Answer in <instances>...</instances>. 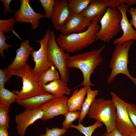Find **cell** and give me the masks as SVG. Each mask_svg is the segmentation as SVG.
<instances>
[{
	"label": "cell",
	"instance_id": "6da1fadb",
	"mask_svg": "<svg viewBox=\"0 0 136 136\" xmlns=\"http://www.w3.org/2000/svg\"><path fill=\"white\" fill-rule=\"evenodd\" d=\"M106 47L105 45H103L97 49L68 56L67 60L68 68L78 69L83 74V79L82 82L75 88L82 86H94L91 81L90 77L94 73L95 69L102 61L101 53Z\"/></svg>",
	"mask_w": 136,
	"mask_h": 136
},
{
	"label": "cell",
	"instance_id": "7a4b0ae2",
	"mask_svg": "<svg viewBox=\"0 0 136 136\" xmlns=\"http://www.w3.org/2000/svg\"><path fill=\"white\" fill-rule=\"evenodd\" d=\"M85 31L64 35L60 33L56 38L58 45L67 53L77 52L96 41V34L100 29L98 22H92Z\"/></svg>",
	"mask_w": 136,
	"mask_h": 136
},
{
	"label": "cell",
	"instance_id": "3957f363",
	"mask_svg": "<svg viewBox=\"0 0 136 136\" xmlns=\"http://www.w3.org/2000/svg\"><path fill=\"white\" fill-rule=\"evenodd\" d=\"M3 70L12 76H16L22 79L21 89L11 91L17 95L18 99L49 94L45 92L42 88L40 78L41 74L35 72L28 63H26L23 67L18 70L7 69Z\"/></svg>",
	"mask_w": 136,
	"mask_h": 136
},
{
	"label": "cell",
	"instance_id": "277c9868",
	"mask_svg": "<svg viewBox=\"0 0 136 136\" xmlns=\"http://www.w3.org/2000/svg\"><path fill=\"white\" fill-rule=\"evenodd\" d=\"M134 40H130L124 43L115 44L109 64L111 72L106 80L107 83L110 84L118 74L126 75L132 81L136 86V78L132 77L128 69L129 49L134 43Z\"/></svg>",
	"mask_w": 136,
	"mask_h": 136
},
{
	"label": "cell",
	"instance_id": "5b68a950",
	"mask_svg": "<svg viewBox=\"0 0 136 136\" xmlns=\"http://www.w3.org/2000/svg\"><path fill=\"white\" fill-rule=\"evenodd\" d=\"M116 107L111 100L101 98L94 100L87 115L90 118L103 123L106 132H110L116 127Z\"/></svg>",
	"mask_w": 136,
	"mask_h": 136
},
{
	"label": "cell",
	"instance_id": "8992f818",
	"mask_svg": "<svg viewBox=\"0 0 136 136\" xmlns=\"http://www.w3.org/2000/svg\"><path fill=\"white\" fill-rule=\"evenodd\" d=\"M122 15L116 8L108 7L99 22L100 29L96 34V41L109 43L120 31Z\"/></svg>",
	"mask_w": 136,
	"mask_h": 136
},
{
	"label": "cell",
	"instance_id": "52a82bcc",
	"mask_svg": "<svg viewBox=\"0 0 136 136\" xmlns=\"http://www.w3.org/2000/svg\"><path fill=\"white\" fill-rule=\"evenodd\" d=\"M47 51L48 62L54 64L59 73L60 79L68 83L69 80L70 73L67 60L69 54L58 45L55 35L53 30H51L50 32Z\"/></svg>",
	"mask_w": 136,
	"mask_h": 136
},
{
	"label": "cell",
	"instance_id": "ba28073f",
	"mask_svg": "<svg viewBox=\"0 0 136 136\" xmlns=\"http://www.w3.org/2000/svg\"><path fill=\"white\" fill-rule=\"evenodd\" d=\"M111 100L116 109V127L124 136L136 132V128L131 121L127 111L130 104L124 101L113 92H111Z\"/></svg>",
	"mask_w": 136,
	"mask_h": 136
},
{
	"label": "cell",
	"instance_id": "9c48e42d",
	"mask_svg": "<svg viewBox=\"0 0 136 136\" xmlns=\"http://www.w3.org/2000/svg\"><path fill=\"white\" fill-rule=\"evenodd\" d=\"M125 2V0H91L88 6L81 14L91 22H98L108 7L116 8Z\"/></svg>",
	"mask_w": 136,
	"mask_h": 136
},
{
	"label": "cell",
	"instance_id": "30bf717a",
	"mask_svg": "<svg viewBox=\"0 0 136 136\" xmlns=\"http://www.w3.org/2000/svg\"><path fill=\"white\" fill-rule=\"evenodd\" d=\"M50 31V26L43 38L36 41L40 44V49L37 51L33 50L31 54L32 60L35 62V66L33 70L37 73L41 74L51 66L54 65L53 63H49L47 60V45Z\"/></svg>",
	"mask_w": 136,
	"mask_h": 136
},
{
	"label": "cell",
	"instance_id": "8fae6325",
	"mask_svg": "<svg viewBox=\"0 0 136 136\" xmlns=\"http://www.w3.org/2000/svg\"><path fill=\"white\" fill-rule=\"evenodd\" d=\"M68 99L64 95L55 97L42 105L40 107L43 112L41 119L45 121L59 115H64L68 112Z\"/></svg>",
	"mask_w": 136,
	"mask_h": 136
},
{
	"label": "cell",
	"instance_id": "7c38bea8",
	"mask_svg": "<svg viewBox=\"0 0 136 136\" xmlns=\"http://www.w3.org/2000/svg\"><path fill=\"white\" fill-rule=\"evenodd\" d=\"M20 6L19 10L15 9L14 18L16 21L20 23H28L31 24L33 30L38 28L39 20L45 18L41 13L35 12L30 6L29 0H20Z\"/></svg>",
	"mask_w": 136,
	"mask_h": 136
},
{
	"label": "cell",
	"instance_id": "4fadbf2b",
	"mask_svg": "<svg viewBox=\"0 0 136 136\" xmlns=\"http://www.w3.org/2000/svg\"><path fill=\"white\" fill-rule=\"evenodd\" d=\"M43 115V111L39 108L26 109L16 115L15 121L16 124V129L20 136H24L28 127L38 120L41 119Z\"/></svg>",
	"mask_w": 136,
	"mask_h": 136
},
{
	"label": "cell",
	"instance_id": "5bb4252c",
	"mask_svg": "<svg viewBox=\"0 0 136 136\" xmlns=\"http://www.w3.org/2000/svg\"><path fill=\"white\" fill-rule=\"evenodd\" d=\"M91 24V22L81 14L71 13L60 31V33L64 35L73 33H81L85 31Z\"/></svg>",
	"mask_w": 136,
	"mask_h": 136
},
{
	"label": "cell",
	"instance_id": "9a60e30c",
	"mask_svg": "<svg viewBox=\"0 0 136 136\" xmlns=\"http://www.w3.org/2000/svg\"><path fill=\"white\" fill-rule=\"evenodd\" d=\"M129 7L125 4L123 3L116 8L122 15L120 24L123 33L120 37L114 41L113 42L114 44L122 43L130 40H136V30L132 27L128 20L127 15L126 13L129 9Z\"/></svg>",
	"mask_w": 136,
	"mask_h": 136
},
{
	"label": "cell",
	"instance_id": "2e32d148",
	"mask_svg": "<svg viewBox=\"0 0 136 136\" xmlns=\"http://www.w3.org/2000/svg\"><path fill=\"white\" fill-rule=\"evenodd\" d=\"M67 0H55V4L51 22L56 30L60 31L71 12Z\"/></svg>",
	"mask_w": 136,
	"mask_h": 136
},
{
	"label": "cell",
	"instance_id": "e0dca14e",
	"mask_svg": "<svg viewBox=\"0 0 136 136\" xmlns=\"http://www.w3.org/2000/svg\"><path fill=\"white\" fill-rule=\"evenodd\" d=\"M33 50L30 45L29 40L22 42L20 47L16 50V55L14 59L7 69L18 70L23 67L26 64V62Z\"/></svg>",
	"mask_w": 136,
	"mask_h": 136
},
{
	"label": "cell",
	"instance_id": "ac0fdd59",
	"mask_svg": "<svg viewBox=\"0 0 136 136\" xmlns=\"http://www.w3.org/2000/svg\"><path fill=\"white\" fill-rule=\"evenodd\" d=\"M67 85V83L60 79L51 82L48 84L42 85V88L45 92L57 97L64 94L70 95L72 89L69 88Z\"/></svg>",
	"mask_w": 136,
	"mask_h": 136
},
{
	"label": "cell",
	"instance_id": "d6986e66",
	"mask_svg": "<svg viewBox=\"0 0 136 136\" xmlns=\"http://www.w3.org/2000/svg\"><path fill=\"white\" fill-rule=\"evenodd\" d=\"M55 97L49 94L45 95H39L23 99H18L16 103L26 109L39 108L43 105Z\"/></svg>",
	"mask_w": 136,
	"mask_h": 136
},
{
	"label": "cell",
	"instance_id": "ffe728a7",
	"mask_svg": "<svg viewBox=\"0 0 136 136\" xmlns=\"http://www.w3.org/2000/svg\"><path fill=\"white\" fill-rule=\"evenodd\" d=\"M87 87L84 86L79 89L75 90L72 96L68 99V112L81 111L84 97L87 94Z\"/></svg>",
	"mask_w": 136,
	"mask_h": 136
},
{
	"label": "cell",
	"instance_id": "44dd1931",
	"mask_svg": "<svg viewBox=\"0 0 136 136\" xmlns=\"http://www.w3.org/2000/svg\"><path fill=\"white\" fill-rule=\"evenodd\" d=\"M98 92V90H92L90 86H88L86 97L82 104L80 116L78 119L79 123H81L87 114L92 103Z\"/></svg>",
	"mask_w": 136,
	"mask_h": 136
},
{
	"label": "cell",
	"instance_id": "7402d4cb",
	"mask_svg": "<svg viewBox=\"0 0 136 136\" xmlns=\"http://www.w3.org/2000/svg\"><path fill=\"white\" fill-rule=\"evenodd\" d=\"M91 0H69V9L71 13L81 14L88 6Z\"/></svg>",
	"mask_w": 136,
	"mask_h": 136
},
{
	"label": "cell",
	"instance_id": "603a6c76",
	"mask_svg": "<svg viewBox=\"0 0 136 136\" xmlns=\"http://www.w3.org/2000/svg\"><path fill=\"white\" fill-rule=\"evenodd\" d=\"M54 66H51L41 74L40 78L42 85L46 84L49 82L60 79L59 73Z\"/></svg>",
	"mask_w": 136,
	"mask_h": 136
},
{
	"label": "cell",
	"instance_id": "cb8c5ba5",
	"mask_svg": "<svg viewBox=\"0 0 136 136\" xmlns=\"http://www.w3.org/2000/svg\"><path fill=\"white\" fill-rule=\"evenodd\" d=\"M103 124L102 122L96 121L93 125L86 127L84 126L81 123H79L77 125L72 124L70 128H74L78 130L80 133L84 134L85 136H91L92 134L97 128L101 127Z\"/></svg>",
	"mask_w": 136,
	"mask_h": 136
},
{
	"label": "cell",
	"instance_id": "d4e9b609",
	"mask_svg": "<svg viewBox=\"0 0 136 136\" xmlns=\"http://www.w3.org/2000/svg\"><path fill=\"white\" fill-rule=\"evenodd\" d=\"M10 105L0 102V128L7 130L9 127V113Z\"/></svg>",
	"mask_w": 136,
	"mask_h": 136
},
{
	"label": "cell",
	"instance_id": "484cf974",
	"mask_svg": "<svg viewBox=\"0 0 136 136\" xmlns=\"http://www.w3.org/2000/svg\"><path fill=\"white\" fill-rule=\"evenodd\" d=\"M18 99L17 95L5 88L0 89V102L9 105L16 102Z\"/></svg>",
	"mask_w": 136,
	"mask_h": 136
},
{
	"label": "cell",
	"instance_id": "4316f807",
	"mask_svg": "<svg viewBox=\"0 0 136 136\" xmlns=\"http://www.w3.org/2000/svg\"><path fill=\"white\" fill-rule=\"evenodd\" d=\"M81 111L68 112L64 115L65 119L62 124V128L68 129L73 122L79 118Z\"/></svg>",
	"mask_w": 136,
	"mask_h": 136
},
{
	"label": "cell",
	"instance_id": "83f0119b",
	"mask_svg": "<svg viewBox=\"0 0 136 136\" xmlns=\"http://www.w3.org/2000/svg\"><path fill=\"white\" fill-rule=\"evenodd\" d=\"M41 5L45 11V17L48 19L51 18L53 14L55 4L54 0H39Z\"/></svg>",
	"mask_w": 136,
	"mask_h": 136
},
{
	"label": "cell",
	"instance_id": "f1b7e54d",
	"mask_svg": "<svg viewBox=\"0 0 136 136\" xmlns=\"http://www.w3.org/2000/svg\"><path fill=\"white\" fill-rule=\"evenodd\" d=\"M16 21L15 18L12 17L5 20H0V32L6 33L11 31Z\"/></svg>",
	"mask_w": 136,
	"mask_h": 136
},
{
	"label": "cell",
	"instance_id": "f546056e",
	"mask_svg": "<svg viewBox=\"0 0 136 136\" xmlns=\"http://www.w3.org/2000/svg\"><path fill=\"white\" fill-rule=\"evenodd\" d=\"M67 130V129L60 128L57 127H52L50 129L47 127L46 133L44 134H41L39 136H61L65 134Z\"/></svg>",
	"mask_w": 136,
	"mask_h": 136
},
{
	"label": "cell",
	"instance_id": "4dcf8cb0",
	"mask_svg": "<svg viewBox=\"0 0 136 136\" xmlns=\"http://www.w3.org/2000/svg\"><path fill=\"white\" fill-rule=\"evenodd\" d=\"M6 41H7V37L5 36L4 33L0 32V54L3 59L5 58L4 51L6 50L7 52H8V48L13 46V45L7 44L6 42Z\"/></svg>",
	"mask_w": 136,
	"mask_h": 136
},
{
	"label": "cell",
	"instance_id": "1f68e13d",
	"mask_svg": "<svg viewBox=\"0 0 136 136\" xmlns=\"http://www.w3.org/2000/svg\"><path fill=\"white\" fill-rule=\"evenodd\" d=\"M12 76L0 69V89L4 88L5 85Z\"/></svg>",
	"mask_w": 136,
	"mask_h": 136
},
{
	"label": "cell",
	"instance_id": "d6a6232c",
	"mask_svg": "<svg viewBox=\"0 0 136 136\" xmlns=\"http://www.w3.org/2000/svg\"><path fill=\"white\" fill-rule=\"evenodd\" d=\"M127 111L131 121L136 128V106L134 104H130Z\"/></svg>",
	"mask_w": 136,
	"mask_h": 136
},
{
	"label": "cell",
	"instance_id": "836d02e7",
	"mask_svg": "<svg viewBox=\"0 0 136 136\" xmlns=\"http://www.w3.org/2000/svg\"><path fill=\"white\" fill-rule=\"evenodd\" d=\"M131 16V19L129 21L131 25L133 26L136 29V8L132 7L128 10Z\"/></svg>",
	"mask_w": 136,
	"mask_h": 136
},
{
	"label": "cell",
	"instance_id": "e575fe53",
	"mask_svg": "<svg viewBox=\"0 0 136 136\" xmlns=\"http://www.w3.org/2000/svg\"><path fill=\"white\" fill-rule=\"evenodd\" d=\"M100 136H124L122 133L116 127L110 132H107L103 133Z\"/></svg>",
	"mask_w": 136,
	"mask_h": 136
},
{
	"label": "cell",
	"instance_id": "d590c367",
	"mask_svg": "<svg viewBox=\"0 0 136 136\" xmlns=\"http://www.w3.org/2000/svg\"><path fill=\"white\" fill-rule=\"evenodd\" d=\"M12 0H1L0 2L3 3L5 7V10L3 14H5L9 12L13 13V11L10 8V5Z\"/></svg>",
	"mask_w": 136,
	"mask_h": 136
},
{
	"label": "cell",
	"instance_id": "8d00e7d4",
	"mask_svg": "<svg viewBox=\"0 0 136 136\" xmlns=\"http://www.w3.org/2000/svg\"><path fill=\"white\" fill-rule=\"evenodd\" d=\"M8 130L0 128V136H9Z\"/></svg>",
	"mask_w": 136,
	"mask_h": 136
},
{
	"label": "cell",
	"instance_id": "74e56055",
	"mask_svg": "<svg viewBox=\"0 0 136 136\" xmlns=\"http://www.w3.org/2000/svg\"><path fill=\"white\" fill-rule=\"evenodd\" d=\"M125 4L129 6L136 4V0H126Z\"/></svg>",
	"mask_w": 136,
	"mask_h": 136
},
{
	"label": "cell",
	"instance_id": "f35d334b",
	"mask_svg": "<svg viewBox=\"0 0 136 136\" xmlns=\"http://www.w3.org/2000/svg\"><path fill=\"white\" fill-rule=\"evenodd\" d=\"M128 135L130 136H136V132H130Z\"/></svg>",
	"mask_w": 136,
	"mask_h": 136
},
{
	"label": "cell",
	"instance_id": "ab89813d",
	"mask_svg": "<svg viewBox=\"0 0 136 136\" xmlns=\"http://www.w3.org/2000/svg\"><path fill=\"white\" fill-rule=\"evenodd\" d=\"M124 136H130L129 135H124Z\"/></svg>",
	"mask_w": 136,
	"mask_h": 136
}]
</instances>
